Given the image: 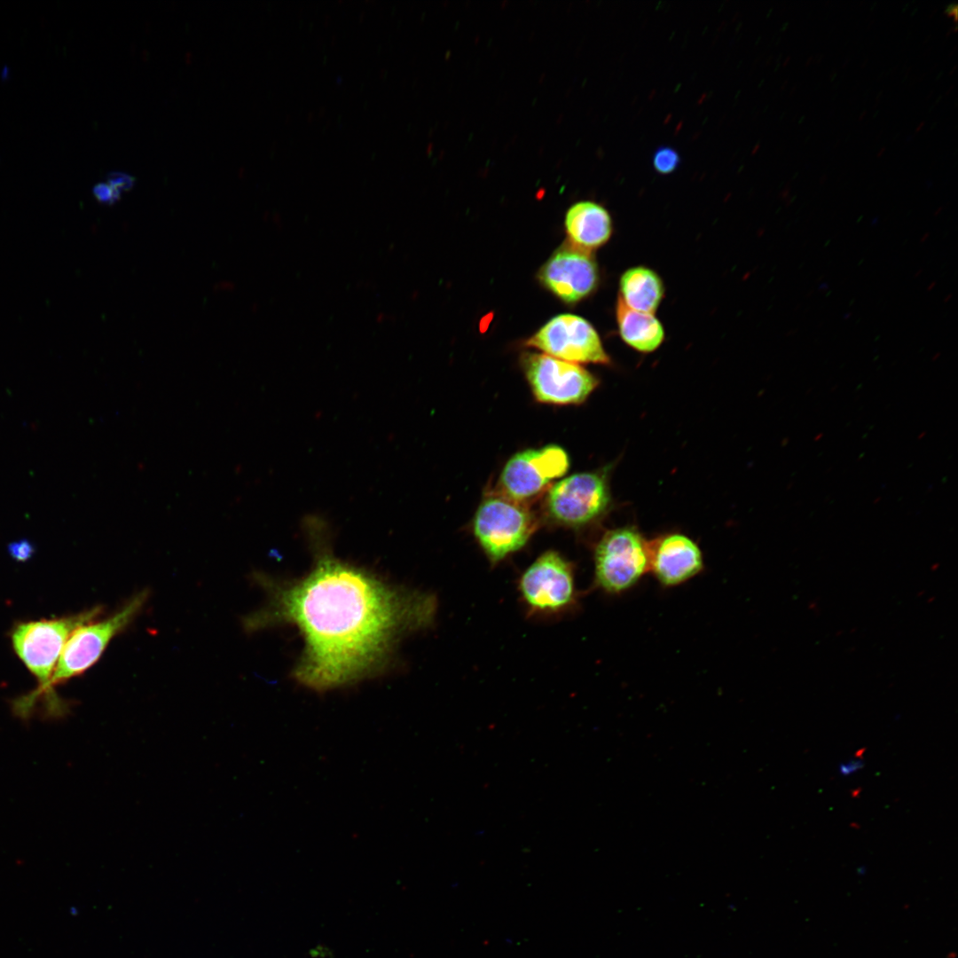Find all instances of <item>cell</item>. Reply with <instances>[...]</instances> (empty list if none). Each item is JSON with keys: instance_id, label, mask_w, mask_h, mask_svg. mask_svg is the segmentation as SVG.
Returning a JSON list of instances; mask_svg holds the SVG:
<instances>
[{"instance_id": "6da1fadb", "label": "cell", "mask_w": 958, "mask_h": 958, "mask_svg": "<svg viewBox=\"0 0 958 958\" xmlns=\"http://www.w3.org/2000/svg\"><path fill=\"white\" fill-rule=\"evenodd\" d=\"M322 522L317 516L305 520L318 550L310 572L286 584L256 576L269 601L243 623L249 632L295 625L304 648L293 675L317 691L381 671L398 641L430 627L437 610L434 595L393 586L334 555L322 546Z\"/></svg>"}, {"instance_id": "7a4b0ae2", "label": "cell", "mask_w": 958, "mask_h": 958, "mask_svg": "<svg viewBox=\"0 0 958 958\" xmlns=\"http://www.w3.org/2000/svg\"><path fill=\"white\" fill-rule=\"evenodd\" d=\"M101 612V608L96 607L70 616L22 622L14 626L11 634L13 649L38 681L35 690L22 696L30 707L34 708L43 695L49 701L48 685L71 633L95 620Z\"/></svg>"}, {"instance_id": "3957f363", "label": "cell", "mask_w": 958, "mask_h": 958, "mask_svg": "<svg viewBox=\"0 0 958 958\" xmlns=\"http://www.w3.org/2000/svg\"><path fill=\"white\" fill-rule=\"evenodd\" d=\"M538 526L532 512L522 503L499 493L483 499L474 521L475 538L492 564L522 549Z\"/></svg>"}, {"instance_id": "277c9868", "label": "cell", "mask_w": 958, "mask_h": 958, "mask_svg": "<svg viewBox=\"0 0 958 958\" xmlns=\"http://www.w3.org/2000/svg\"><path fill=\"white\" fill-rule=\"evenodd\" d=\"M147 597L148 592L142 591L111 616L98 622L90 621L74 630L49 682L48 703L58 700L51 693L54 686L83 673L99 659L111 640L139 613Z\"/></svg>"}, {"instance_id": "5b68a950", "label": "cell", "mask_w": 958, "mask_h": 958, "mask_svg": "<svg viewBox=\"0 0 958 958\" xmlns=\"http://www.w3.org/2000/svg\"><path fill=\"white\" fill-rule=\"evenodd\" d=\"M594 578L609 593H621L649 571L648 541L632 527L607 531L593 553Z\"/></svg>"}, {"instance_id": "8992f818", "label": "cell", "mask_w": 958, "mask_h": 958, "mask_svg": "<svg viewBox=\"0 0 958 958\" xmlns=\"http://www.w3.org/2000/svg\"><path fill=\"white\" fill-rule=\"evenodd\" d=\"M609 503V483L603 472L568 476L550 488L546 500L551 520L569 528L593 522L606 512Z\"/></svg>"}, {"instance_id": "52a82bcc", "label": "cell", "mask_w": 958, "mask_h": 958, "mask_svg": "<svg viewBox=\"0 0 958 958\" xmlns=\"http://www.w3.org/2000/svg\"><path fill=\"white\" fill-rule=\"evenodd\" d=\"M518 589L532 613H561L575 601L573 568L558 552L546 551L522 574Z\"/></svg>"}, {"instance_id": "ba28073f", "label": "cell", "mask_w": 958, "mask_h": 958, "mask_svg": "<svg viewBox=\"0 0 958 958\" xmlns=\"http://www.w3.org/2000/svg\"><path fill=\"white\" fill-rule=\"evenodd\" d=\"M522 364L533 395L541 403L580 404L598 385L594 375L579 365L546 354L525 353Z\"/></svg>"}, {"instance_id": "9c48e42d", "label": "cell", "mask_w": 958, "mask_h": 958, "mask_svg": "<svg viewBox=\"0 0 958 958\" xmlns=\"http://www.w3.org/2000/svg\"><path fill=\"white\" fill-rule=\"evenodd\" d=\"M569 466V456L560 446L524 450L506 463L499 479V493L523 503L563 475Z\"/></svg>"}, {"instance_id": "30bf717a", "label": "cell", "mask_w": 958, "mask_h": 958, "mask_svg": "<svg viewBox=\"0 0 958 958\" xmlns=\"http://www.w3.org/2000/svg\"><path fill=\"white\" fill-rule=\"evenodd\" d=\"M526 345L574 364L609 363L598 333L577 315L561 314L553 318L527 340Z\"/></svg>"}, {"instance_id": "8fae6325", "label": "cell", "mask_w": 958, "mask_h": 958, "mask_svg": "<svg viewBox=\"0 0 958 958\" xmlns=\"http://www.w3.org/2000/svg\"><path fill=\"white\" fill-rule=\"evenodd\" d=\"M545 287L566 302H576L596 287L599 279L597 264L591 250L569 240L548 259L539 272Z\"/></svg>"}, {"instance_id": "7c38bea8", "label": "cell", "mask_w": 958, "mask_h": 958, "mask_svg": "<svg viewBox=\"0 0 958 958\" xmlns=\"http://www.w3.org/2000/svg\"><path fill=\"white\" fill-rule=\"evenodd\" d=\"M649 571L663 585H681L704 567L698 545L681 533H669L648 542Z\"/></svg>"}, {"instance_id": "4fadbf2b", "label": "cell", "mask_w": 958, "mask_h": 958, "mask_svg": "<svg viewBox=\"0 0 958 958\" xmlns=\"http://www.w3.org/2000/svg\"><path fill=\"white\" fill-rule=\"evenodd\" d=\"M569 240L592 250L605 244L612 233L609 212L593 201H580L571 206L565 217Z\"/></svg>"}, {"instance_id": "5bb4252c", "label": "cell", "mask_w": 958, "mask_h": 958, "mask_svg": "<svg viewBox=\"0 0 958 958\" xmlns=\"http://www.w3.org/2000/svg\"><path fill=\"white\" fill-rule=\"evenodd\" d=\"M619 299L630 309L654 314L663 296L664 285L656 271L643 266L625 271L619 281Z\"/></svg>"}, {"instance_id": "9a60e30c", "label": "cell", "mask_w": 958, "mask_h": 958, "mask_svg": "<svg viewBox=\"0 0 958 958\" xmlns=\"http://www.w3.org/2000/svg\"><path fill=\"white\" fill-rule=\"evenodd\" d=\"M616 322L623 341L640 352L656 350L664 339V330L654 314L628 308L619 298Z\"/></svg>"}, {"instance_id": "2e32d148", "label": "cell", "mask_w": 958, "mask_h": 958, "mask_svg": "<svg viewBox=\"0 0 958 958\" xmlns=\"http://www.w3.org/2000/svg\"><path fill=\"white\" fill-rule=\"evenodd\" d=\"M680 164L679 153L670 146H661L653 154V167L660 174L673 172Z\"/></svg>"}, {"instance_id": "e0dca14e", "label": "cell", "mask_w": 958, "mask_h": 958, "mask_svg": "<svg viewBox=\"0 0 958 958\" xmlns=\"http://www.w3.org/2000/svg\"><path fill=\"white\" fill-rule=\"evenodd\" d=\"M8 553L14 561H28L35 554V546L28 539L13 541L8 546Z\"/></svg>"}, {"instance_id": "ac0fdd59", "label": "cell", "mask_w": 958, "mask_h": 958, "mask_svg": "<svg viewBox=\"0 0 958 958\" xmlns=\"http://www.w3.org/2000/svg\"><path fill=\"white\" fill-rule=\"evenodd\" d=\"M93 195L100 202L107 205L115 203L121 198V192L108 183H98L92 189Z\"/></svg>"}, {"instance_id": "d6986e66", "label": "cell", "mask_w": 958, "mask_h": 958, "mask_svg": "<svg viewBox=\"0 0 958 958\" xmlns=\"http://www.w3.org/2000/svg\"><path fill=\"white\" fill-rule=\"evenodd\" d=\"M106 179L107 183L119 192L130 190L136 182L133 176L120 171L110 172Z\"/></svg>"}, {"instance_id": "ffe728a7", "label": "cell", "mask_w": 958, "mask_h": 958, "mask_svg": "<svg viewBox=\"0 0 958 958\" xmlns=\"http://www.w3.org/2000/svg\"><path fill=\"white\" fill-rule=\"evenodd\" d=\"M864 765L863 758L858 755L856 758H852L846 762L840 763L838 766V773L844 777L850 776L862 769Z\"/></svg>"}, {"instance_id": "44dd1931", "label": "cell", "mask_w": 958, "mask_h": 958, "mask_svg": "<svg viewBox=\"0 0 958 958\" xmlns=\"http://www.w3.org/2000/svg\"><path fill=\"white\" fill-rule=\"evenodd\" d=\"M13 710H14V711L16 712V711H15V709H14V706H13ZM16 713H17V712H16ZM17 714H18V713H17ZM18 715H19V716H20V714H18ZM20 717H22V716H20ZM22 718H25V717H22Z\"/></svg>"}]
</instances>
